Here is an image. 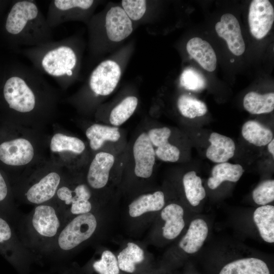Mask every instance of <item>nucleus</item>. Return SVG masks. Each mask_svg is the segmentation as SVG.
Masks as SVG:
<instances>
[{
  "mask_svg": "<svg viewBox=\"0 0 274 274\" xmlns=\"http://www.w3.org/2000/svg\"><path fill=\"white\" fill-rule=\"evenodd\" d=\"M59 94L32 66L5 63L0 84V118L39 130L55 116Z\"/></svg>",
  "mask_w": 274,
  "mask_h": 274,
  "instance_id": "1",
  "label": "nucleus"
},
{
  "mask_svg": "<svg viewBox=\"0 0 274 274\" xmlns=\"http://www.w3.org/2000/svg\"><path fill=\"white\" fill-rule=\"evenodd\" d=\"M39 132L0 118V167L10 181L43 159L45 143Z\"/></svg>",
  "mask_w": 274,
  "mask_h": 274,
  "instance_id": "2",
  "label": "nucleus"
},
{
  "mask_svg": "<svg viewBox=\"0 0 274 274\" xmlns=\"http://www.w3.org/2000/svg\"><path fill=\"white\" fill-rule=\"evenodd\" d=\"M0 33L10 48L31 47L52 41V29L36 2L14 1L2 21Z\"/></svg>",
  "mask_w": 274,
  "mask_h": 274,
  "instance_id": "3",
  "label": "nucleus"
},
{
  "mask_svg": "<svg viewBox=\"0 0 274 274\" xmlns=\"http://www.w3.org/2000/svg\"><path fill=\"white\" fill-rule=\"evenodd\" d=\"M69 219L53 199L35 206L29 213L21 214L14 227L35 262L39 263L44 251Z\"/></svg>",
  "mask_w": 274,
  "mask_h": 274,
  "instance_id": "4",
  "label": "nucleus"
},
{
  "mask_svg": "<svg viewBox=\"0 0 274 274\" xmlns=\"http://www.w3.org/2000/svg\"><path fill=\"white\" fill-rule=\"evenodd\" d=\"M75 38L68 37L18 51L37 71L51 77L64 89L77 76L79 58Z\"/></svg>",
  "mask_w": 274,
  "mask_h": 274,
  "instance_id": "5",
  "label": "nucleus"
},
{
  "mask_svg": "<svg viewBox=\"0 0 274 274\" xmlns=\"http://www.w3.org/2000/svg\"><path fill=\"white\" fill-rule=\"evenodd\" d=\"M67 172L42 159L10 181L15 201L35 206L53 200Z\"/></svg>",
  "mask_w": 274,
  "mask_h": 274,
  "instance_id": "6",
  "label": "nucleus"
},
{
  "mask_svg": "<svg viewBox=\"0 0 274 274\" xmlns=\"http://www.w3.org/2000/svg\"><path fill=\"white\" fill-rule=\"evenodd\" d=\"M97 228V218L92 212L72 217L44 251L39 263L48 261L54 267L62 266L72 253L93 237Z\"/></svg>",
  "mask_w": 274,
  "mask_h": 274,
  "instance_id": "7",
  "label": "nucleus"
},
{
  "mask_svg": "<svg viewBox=\"0 0 274 274\" xmlns=\"http://www.w3.org/2000/svg\"><path fill=\"white\" fill-rule=\"evenodd\" d=\"M93 194L86 182L78 181L70 170L58 188L55 201L68 218L92 212Z\"/></svg>",
  "mask_w": 274,
  "mask_h": 274,
  "instance_id": "8",
  "label": "nucleus"
},
{
  "mask_svg": "<svg viewBox=\"0 0 274 274\" xmlns=\"http://www.w3.org/2000/svg\"><path fill=\"white\" fill-rule=\"evenodd\" d=\"M0 254L18 274H29L35 262L32 255L20 240L14 226L0 216Z\"/></svg>",
  "mask_w": 274,
  "mask_h": 274,
  "instance_id": "9",
  "label": "nucleus"
},
{
  "mask_svg": "<svg viewBox=\"0 0 274 274\" xmlns=\"http://www.w3.org/2000/svg\"><path fill=\"white\" fill-rule=\"evenodd\" d=\"M94 4L92 0L51 1L46 17L47 24L52 29L70 21H85Z\"/></svg>",
  "mask_w": 274,
  "mask_h": 274,
  "instance_id": "10",
  "label": "nucleus"
},
{
  "mask_svg": "<svg viewBox=\"0 0 274 274\" xmlns=\"http://www.w3.org/2000/svg\"><path fill=\"white\" fill-rule=\"evenodd\" d=\"M49 147L54 163L69 168L71 157L83 153L86 149L84 142L78 137L61 131L54 132L51 137Z\"/></svg>",
  "mask_w": 274,
  "mask_h": 274,
  "instance_id": "11",
  "label": "nucleus"
},
{
  "mask_svg": "<svg viewBox=\"0 0 274 274\" xmlns=\"http://www.w3.org/2000/svg\"><path fill=\"white\" fill-rule=\"evenodd\" d=\"M121 69L117 63L107 60L100 63L92 72L88 87L96 96L111 94L116 87L120 76Z\"/></svg>",
  "mask_w": 274,
  "mask_h": 274,
  "instance_id": "12",
  "label": "nucleus"
},
{
  "mask_svg": "<svg viewBox=\"0 0 274 274\" xmlns=\"http://www.w3.org/2000/svg\"><path fill=\"white\" fill-rule=\"evenodd\" d=\"M274 21L273 8L269 1L254 0L250 4L248 21L250 32L257 39L263 38Z\"/></svg>",
  "mask_w": 274,
  "mask_h": 274,
  "instance_id": "13",
  "label": "nucleus"
},
{
  "mask_svg": "<svg viewBox=\"0 0 274 274\" xmlns=\"http://www.w3.org/2000/svg\"><path fill=\"white\" fill-rule=\"evenodd\" d=\"M133 155L136 176L150 178L153 171L156 155L147 133L143 132L136 138L133 146Z\"/></svg>",
  "mask_w": 274,
  "mask_h": 274,
  "instance_id": "14",
  "label": "nucleus"
},
{
  "mask_svg": "<svg viewBox=\"0 0 274 274\" xmlns=\"http://www.w3.org/2000/svg\"><path fill=\"white\" fill-rule=\"evenodd\" d=\"M114 162V156L109 153L99 152L95 155L85 178V182L91 191L101 189L106 186Z\"/></svg>",
  "mask_w": 274,
  "mask_h": 274,
  "instance_id": "15",
  "label": "nucleus"
},
{
  "mask_svg": "<svg viewBox=\"0 0 274 274\" xmlns=\"http://www.w3.org/2000/svg\"><path fill=\"white\" fill-rule=\"evenodd\" d=\"M218 35L224 39L230 51L234 55L239 56L245 50V44L242 35L237 19L231 14H223L220 21L215 25Z\"/></svg>",
  "mask_w": 274,
  "mask_h": 274,
  "instance_id": "16",
  "label": "nucleus"
},
{
  "mask_svg": "<svg viewBox=\"0 0 274 274\" xmlns=\"http://www.w3.org/2000/svg\"><path fill=\"white\" fill-rule=\"evenodd\" d=\"M105 27L108 38L118 42L128 37L132 31L131 20L122 8H111L105 17Z\"/></svg>",
  "mask_w": 274,
  "mask_h": 274,
  "instance_id": "17",
  "label": "nucleus"
},
{
  "mask_svg": "<svg viewBox=\"0 0 274 274\" xmlns=\"http://www.w3.org/2000/svg\"><path fill=\"white\" fill-rule=\"evenodd\" d=\"M150 142L155 149V155L159 159L175 162L180 157V152L175 146L168 142L171 135L170 129L167 127L151 129L147 133Z\"/></svg>",
  "mask_w": 274,
  "mask_h": 274,
  "instance_id": "18",
  "label": "nucleus"
},
{
  "mask_svg": "<svg viewBox=\"0 0 274 274\" xmlns=\"http://www.w3.org/2000/svg\"><path fill=\"white\" fill-rule=\"evenodd\" d=\"M9 179L0 167V216L14 225L21 215L16 207Z\"/></svg>",
  "mask_w": 274,
  "mask_h": 274,
  "instance_id": "19",
  "label": "nucleus"
},
{
  "mask_svg": "<svg viewBox=\"0 0 274 274\" xmlns=\"http://www.w3.org/2000/svg\"><path fill=\"white\" fill-rule=\"evenodd\" d=\"M186 49L190 56L204 70L213 72L216 69V53L208 42L200 38H193L187 43Z\"/></svg>",
  "mask_w": 274,
  "mask_h": 274,
  "instance_id": "20",
  "label": "nucleus"
},
{
  "mask_svg": "<svg viewBox=\"0 0 274 274\" xmlns=\"http://www.w3.org/2000/svg\"><path fill=\"white\" fill-rule=\"evenodd\" d=\"M209 141L211 144L207 150L206 156L212 161L218 163L225 162L233 156L235 146L231 138L213 132Z\"/></svg>",
  "mask_w": 274,
  "mask_h": 274,
  "instance_id": "21",
  "label": "nucleus"
},
{
  "mask_svg": "<svg viewBox=\"0 0 274 274\" xmlns=\"http://www.w3.org/2000/svg\"><path fill=\"white\" fill-rule=\"evenodd\" d=\"M208 234L206 222L203 219H196L190 223L187 232L179 242V246L186 253H196L203 245Z\"/></svg>",
  "mask_w": 274,
  "mask_h": 274,
  "instance_id": "22",
  "label": "nucleus"
},
{
  "mask_svg": "<svg viewBox=\"0 0 274 274\" xmlns=\"http://www.w3.org/2000/svg\"><path fill=\"white\" fill-rule=\"evenodd\" d=\"M184 210L176 203L166 206L161 212V217L165 221L162 227L163 236L168 239H174L181 232L185 226Z\"/></svg>",
  "mask_w": 274,
  "mask_h": 274,
  "instance_id": "23",
  "label": "nucleus"
},
{
  "mask_svg": "<svg viewBox=\"0 0 274 274\" xmlns=\"http://www.w3.org/2000/svg\"><path fill=\"white\" fill-rule=\"evenodd\" d=\"M164 203V195L162 191L143 194L130 203L129 214L135 218L148 212L158 211L162 209Z\"/></svg>",
  "mask_w": 274,
  "mask_h": 274,
  "instance_id": "24",
  "label": "nucleus"
},
{
  "mask_svg": "<svg viewBox=\"0 0 274 274\" xmlns=\"http://www.w3.org/2000/svg\"><path fill=\"white\" fill-rule=\"evenodd\" d=\"M89 141V146L93 151L99 150L106 141L117 142L121 134L117 127L95 123L89 126L85 131Z\"/></svg>",
  "mask_w": 274,
  "mask_h": 274,
  "instance_id": "25",
  "label": "nucleus"
},
{
  "mask_svg": "<svg viewBox=\"0 0 274 274\" xmlns=\"http://www.w3.org/2000/svg\"><path fill=\"white\" fill-rule=\"evenodd\" d=\"M244 172L243 167L239 164L227 162L218 163L212 169V176L208 180V185L210 189H215L225 181L236 182Z\"/></svg>",
  "mask_w": 274,
  "mask_h": 274,
  "instance_id": "26",
  "label": "nucleus"
},
{
  "mask_svg": "<svg viewBox=\"0 0 274 274\" xmlns=\"http://www.w3.org/2000/svg\"><path fill=\"white\" fill-rule=\"evenodd\" d=\"M219 274H270L266 264L255 258L238 259L225 265Z\"/></svg>",
  "mask_w": 274,
  "mask_h": 274,
  "instance_id": "27",
  "label": "nucleus"
},
{
  "mask_svg": "<svg viewBox=\"0 0 274 274\" xmlns=\"http://www.w3.org/2000/svg\"><path fill=\"white\" fill-rule=\"evenodd\" d=\"M253 219L259 233L264 241L274 242V207L271 205L262 206L254 211Z\"/></svg>",
  "mask_w": 274,
  "mask_h": 274,
  "instance_id": "28",
  "label": "nucleus"
},
{
  "mask_svg": "<svg viewBox=\"0 0 274 274\" xmlns=\"http://www.w3.org/2000/svg\"><path fill=\"white\" fill-rule=\"evenodd\" d=\"M243 138L256 146L267 145L273 139L271 130L259 122L250 120L245 122L242 129Z\"/></svg>",
  "mask_w": 274,
  "mask_h": 274,
  "instance_id": "29",
  "label": "nucleus"
},
{
  "mask_svg": "<svg viewBox=\"0 0 274 274\" xmlns=\"http://www.w3.org/2000/svg\"><path fill=\"white\" fill-rule=\"evenodd\" d=\"M243 105L245 109L252 114L270 113L274 109V93L261 94L250 92L245 96Z\"/></svg>",
  "mask_w": 274,
  "mask_h": 274,
  "instance_id": "30",
  "label": "nucleus"
},
{
  "mask_svg": "<svg viewBox=\"0 0 274 274\" xmlns=\"http://www.w3.org/2000/svg\"><path fill=\"white\" fill-rule=\"evenodd\" d=\"M145 259L143 250L134 243L129 242L117 256L119 268L123 271L133 273L136 265L141 263Z\"/></svg>",
  "mask_w": 274,
  "mask_h": 274,
  "instance_id": "31",
  "label": "nucleus"
},
{
  "mask_svg": "<svg viewBox=\"0 0 274 274\" xmlns=\"http://www.w3.org/2000/svg\"><path fill=\"white\" fill-rule=\"evenodd\" d=\"M183 184L186 197L192 206H197L206 196L200 178L194 171L186 173L183 178Z\"/></svg>",
  "mask_w": 274,
  "mask_h": 274,
  "instance_id": "32",
  "label": "nucleus"
},
{
  "mask_svg": "<svg viewBox=\"0 0 274 274\" xmlns=\"http://www.w3.org/2000/svg\"><path fill=\"white\" fill-rule=\"evenodd\" d=\"M138 103L135 96L125 97L112 110L109 118L110 123L116 127L123 124L133 114Z\"/></svg>",
  "mask_w": 274,
  "mask_h": 274,
  "instance_id": "33",
  "label": "nucleus"
},
{
  "mask_svg": "<svg viewBox=\"0 0 274 274\" xmlns=\"http://www.w3.org/2000/svg\"><path fill=\"white\" fill-rule=\"evenodd\" d=\"M177 106L180 113L190 119L203 116L208 111L203 102L188 95H181L178 99Z\"/></svg>",
  "mask_w": 274,
  "mask_h": 274,
  "instance_id": "34",
  "label": "nucleus"
},
{
  "mask_svg": "<svg viewBox=\"0 0 274 274\" xmlns=\"http://www.w3.org/2000/svg\"><path fill=\"white\" fill-rule=\"evenodd\" d=\"M93 270L97 274H119L120 269L115 255L109 250H105L100 259L91 263Z\"/></svg>",
  "mask_w": 274,
  "mask_h": 274,
  "instance_id": "35",
  "label": "nucleus"
},
{
  "mask_svg": "<svg viewBox=\"0 0 274 274\" xmlns=\"http://www.w3.org/2000/svg\"><path fill=\"white\" fill-rule=\"evenodd\" d=\"M180 81L185 88L194 91L203 90L207 83L205 77L199 72L191 67L187 68L182 72Z\"/></svg>",
  "mask_w": 274,
  "mask_h": 274,
  "instance_id": "36",
  "label": "nucleus"
},
{
  "mask_svg": "<svg viewBox=\"0 0 274 274\" xmlns=\"http://www.w3.org/2000/svg\"><path fill=\"white\" fill-rule=\"evenodd\" d=\"M256 203L264 206L274 200V181L267 180L262 182L252 193Z\"/></svg>",
  "mask_w": 274,
  "mask_h": 274,
  "instance_id": "37",
  "label": "nucleus"
},
{
  "mask_svg": "<svg viewBox=\"0 0 274 274\" xmlns=\"http://www.w3.org/2000/svg\"><path fill=\"white\" fill-rule=\"evenodd\" d=\"M121 4L122 9L130 20L136 21L141 19L146 10V1L123 0Z\"/></svg>",
  "mask_w": 274,
  "mask_h": 274,
  "instance_id": "38",
  "label": "nucleus"
},
{
  "mask_svg": "<svg viewBox=\"0 0 274 274\" xmlns=\"http://www.w3.org/2000/svg\"><path fill=\"white\" fill-rule=\"evenodd\" d=\"M10 1H0V17Z\"/></svg>",
  "mask_w": 274,
  "mask_h": 274,
  "instance_id": "39",
  "label": "nucleus"
},
{
  "mask_svg": "<svg viewBox=\"0 0 274 274\" xmlns=\"http://www.w3.org/2000/svg\"><path fill=\"white\" fill-rule=\"evenodd\" d=\"M267 148L269 153L274 156V140L273 139L267 144Z\"/></svg>",
  "mask_w": 274,
  "mask_h": 274,
  "instance_id": "40",
  "label": "nucleus"
},
{
  "mask_svg": "<svg viewBox=\"0 0 274 274\" xmlns=\"http://www.w3.org/2000/svg\"><path fill=\"white\" fill-rule=\"evenodd\" d=\"M4 65H5V63H2L0 61V84H1V81L2 80L3 76Z\"/></svg>",
  "mask_w": 274,
  "mask_h": 274,
  "instance_id": "41",
  "label": "nucleus"
},
{
  "mask_svg": "<svg viewBox=\"0 0 274 274\" xmlns=\"http://www.w3.org/2000/svg\"><path fill=\"white\" fill-rule=\"evenodd\" d=\"M57 272L58 273V274H65V273L60 272Z\"/></svg>",
  "mask_w": 274,
  "mask_h": 274,
  "instance_id": "42",
  "label": "nucleus"
},
{
  "mask_svg": "<svg viewBox=\"0 0 274 274\" xmlns=\"http://www.w3.org/2000/svg\"><path fill=\"white\" fill-rule=\"evenodd\" d=\"M230 61L232 62H233L234 61V59H231V60H230Z\"/></svg>",
  "mask_w": 274,
  "mask_h": 274,
  "instance_id": "43",
  "label": "nucleus"
}]
</instances>
